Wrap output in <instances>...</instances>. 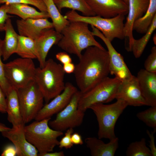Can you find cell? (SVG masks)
Here are the masks:
<instances>
[{
    "instance_id": "b9f144b4",
    "label": "cell",
    "mask_w": 156,
    "mask_h": 156,
    "mask_svg": "<svg viewBox=\"0 0 156 156\" xmlns=\"http://www.w3.org/2000/svg\"><path fill=\"white\" fill-rule=\"evenodd\" d=\"M64 154L63 151L50 152L44 154L42 156H64Z\"/></svg>"
},
{
    "instance_id": "8d00e7d4",
    "label": "cell",
    "mask_w": 156,
    "mask_h": 156,
    "mask_svg": "<svg viewBox=\"0 0 156 156\" xmlns=\"http://www.w3.org/2000/svg\"><path fill=\"white\" fill-rule=\"evenodd\" d=\"M55 57L63 65L72 62L71 58L66 52H59L56 54Z\"/></svg>"
},
{
    "instance_id": "4fadbf2b",
    "label": "cell",
    "mask_w": 156,
    "mask_h": 156,
    "mask_svg": "<svg viewBox=\"0 0 156 156\" xmlns=\"http://www.w3.org/2000/svg\"><path fill=\"white\" fill-rule=\"evenodd\" d=\"M149 0H128V12L126 22L124 23V31L125 37L128 39L125 48L131 51L134 39L133 35V27L134 22L142 17L148 7Z\"/></svg>"
},
{
    "instance_id": "60d3db41",
    "label": "cell",
    "mask_w": 156,
    "mask_h": 156,
    "mask_svg": "<svg viewBox=\"0 0 156 156\" xmlns=\"http://www.w3.org/2000/svg\"><path fill=\"white\" fill-rule=\"evenodd\" d=\"M75 68V65L72 62L63 65V69L65 72L67 74L73 73Z\"/></svg>"
},
{
    "instance_id": "e575fe53",
    "label": "cell",
    "mask_w": 156,
    "mask_h": 156,
    "mask_svg": "<svg viewBox=\"0 0 156 156\" xmlns=\"http://www.w3.org/2000/svg\"><path fill=\"white\" fill-rule=\"evenodd\" d=\"M8 8L9 4L6 3L0 7V31H4L6 21L12 17L8 14Z\"/></svg>"
},
{
    "instance_id": "d590c367",
    "label": "cell",
    "mask_w": 156,
    "mask_h": 156,
    "mask_svg": "<svg viewBox=\"0 0 156 156\" xmlns=\"http://www.w3.org/2000/svg\"><path fill=\"white\" fill-rule=\"evenodd\" d=\"M156 131V130H154L151 132L148 130H146V133L150 138V140L149 141V146L152 156H156V147L155 145V138L154 136V134Z\"/></svg>"
},
{
    "instance_id": "9a60e30c",
    "label": "cell",
    "mask_w": 156,
    "mask_h": 156,
    "mask_svg": "<svg viewBox=\"0 0 156 156\" xmlns=\"http://www.w3.org/2000/svg\"><path fill=\"white\" fill-rule=\"evenodd\" d=\"M115 99L124 100L128 106H148L142 94L136 77L133 75L130 79L121 82Z\"/></svg>"
},
{
    "instance_id": "4dcf8cb0",
    "label": "cell",
    "mask_w": 156,
    "mask_h": 156,
    "mask_svg": "<svg viewBox=\"0 0 156 156\" xmlns=\"http://www.w3.org/2000/svg\"><path fill=\"white\" fill-rule=\"evenodd\" d=\"M20 3L33 5L40 11L47 12L46 5L42 0H1V4Z\"/></svg>"
},
{
    "instance_id": "8fae6325",
    "label": "cell",
    "mask_w": 156,
    "mask_h": 156,
    "mask_svg": "<svg viewBox=\"0 0 156 156\" xmlns=\"http://www.w3.org/2000/svg\"><path fill=\"white\" fill-rule=\"evenodd\" d=\"M91 27L93 35L101 38L107 48L109 56L110 73L114 75L121 82L131 79L133 75L125 64L123 56L115 50L111 42L99 30L93 26L91 25Z\"/></svg>"
},
{
    "instance_id": "44dd1931",
    "label": "cell",
    "mask_w": 156,
    "mask_h": 156,
    "mask_svg": "<svg viewBox=\"0 0 156 156\" xmlns=\"http://www.w3.org/2000/svg\"><path fill=\"white\" fill-rule=\"evenodd\" d=\"M4 31L5 36L2 42V57L4 61H6L12 54L15 53L19 35L15 31L10 18L6 21Z\"/></svg>"
},
{
    "instance_id": "603a6c76",
    "label": "cell",
    "mask_w": 156,
    "mask_h": 156,
    "mask_svg": "<svg viewBox=\"0 0 156 156\" xmlns=\"http://www.w3.org/2000/svg\"><path fill=\"white\" fill-rule=\"evenodd\" d=\"M8 4V14L17 15L22 19L50 18L47 12L38 11L27 4L20 3Z\"/></svg>"
},
{
    "instance_id": "7bdbcfd3",
    "label": "cell",
    "mask_w": 156,
    "mask_h": 156,
    "mask_svg": "<svg viewBox=\"0 0 156 156\" xmlns=\"http://www.w3.org/2000/svg\"><path fill=\"white\" fill-rule=\"evenodd\" d=\"M11 128H10L5 124L0 123V132H2L3 131H6L10 130Z\"/></svg>"
},
{
    "instance_id": "5bb4252c",
    "label": "cell",
    "mask_w": 156,
    "mask_h": 156,
    "mask_svg": "<svg viewBox=\"0 0 156 156\" xmlns=\"http://www.w3.org/2000/svg\"><path fill=\"white\" fill-rule=\"evenodd\" d=\"M96 15L110 18L128 12V5L124 0H86Z\"/></svg>"
},
{
    "instance_id": "d4e9b609",
    "label": "cell",
    "mask_w": 156,
    "mask_h": 156,
    "mask_svg": "<svg viewBox=\"0 0 156 156\" xmlns=\"http://www.w3.org/2000/svg\"><path fill=\"white\" fill-rule=\"evenodd\" d=\"M59 11L64 8L77 10L81 12L83 15L91 16L96 15L92 11L86 0H53Z\"/></svg>"
},
{
    "instance_id": "9c48e42d",
    "label": "cell",
    "mask_w": 156,
    "mask_h": 156,
    "mask_svg": "<svg viewBox=\"0 0 156 156\" xmlns=\"http://www.w3.org/2000/svg\"><path fill=\"white\" fill-rule=\"evenodd\" d=\"M17 91L21 116L24 123H27L43 106L44 97L34 80Z\"/></svg>"
},
{
    "instance_id": "3957f363",
    "label": "cell",
    "mask_w": 156,
    "mask_h": 156,
    "mask_svg": "<svg viewBox=\"0 0 156 156\" xmlns=\"http://www.w3.org/2000/svg\"><path fill=\"white\" fill-rule=\"evenodd\" d=\"M65 73L63 66L51 58L46 60L43 68H36L34 80L47 103L64 90Z\"/></svg>"
},
{
    "instance_id": "484cf974",
    "label": "cell",
    "mask_w": 156,
    "mask_h": 156,
    "mask_svg": "<svg viewBox=\"0 0 156 156\" xmlns=\"http://www.w3.org/2000/svg\"><path fill=\"white\" fill-rule=\"evenodd\" d=\"M46 7L47 13L52 21L55 30L61 33L70 22L62 15L53 0H42Z\"/></svg>"
},
{
    "instance_id": "83f0119b",
    "label": "cell",
    "mask_w": 156,
    "mask_h": 156,
    "mask_svg": "<svg viewBox=\"0 0 156 156\" xmlns=\"http://www.w3.org/2000/svg\"><path fill=\"white\" fill-rule=\"evenodd\" d=\"M156 28V16L144 35L138 39H134L132 45L131 51L136 58L140 57L143 53L151 35Z\"/></svg>"
},
{
    "instance_id": "ac0fdd59",
    "label": "cell",
    "mask_w": 156,
    "mask_h": 156,
    "mask_svg": "<svg viewBox=\"0 0 156 156\" xmlns=\"http://www.w3.org/2000/svg\"><path fill=\"white\" fill-rule=\"evenodd\" d=\"M16 24L19 35L34 40L43 30L54 28L52 22L47 18L18 19L16 20Z\"/></svg>"
},
{
    "instance_id": "ba28073f",
    "label": "cell",
    "mask_w": 156,
    "mask_h": 156,
    "mask_svg": "<svg viewBox=\"0 0 156 156\" xmlns=\"http://www.w3.org/2000/svg\"><path fill=\"white\" fill-rule=\"evenodd\" d=\"M4 67L7 81L17 90L34 80L36 68L32 59L16 58L4 64Z\"/></svg>"
},
{
    "instance_id": "7dc6e473",
    "label": "cell",
    "mask_w": 156,
    "mask_h": 156,
    "mask_svg": "<svg viewBox=\"0 0 156 156\" xmlns=\"http://www.w3.org/2000/svg\"></svg>"
},
{
    "instance_id": "cb8c5ba5",
    "label": "cell",
    "mask_w": 156,
    "mask_h": 156,
    "mask_svg": "<svg viewBox=\"0 0 156 156\" xmlns=\"http://www.w3.org/2000/svg\"><path fill=\"white\" fill-rule=\"evenodd\" d=\"M155 16L156 0H149L148 7L144 14L134 22L133 30L140 34H144L150 26Z\"/></svg>"
},
{
    "instance_id": "f546056e",
    "label": "cell",
    "mask_w": 156,
    "mask_h": 156,
    "mask_svg": "<svg viewBox=\"0 0 156 156\" xmlns=\"http://www.w3.org/2000/svg\"><path fill=\"white\" fill-rule=\"evenodd\" d=\"M136 116L147 126L156 130V106L139 112Z\"/></svg>"
},
{
    "instance_id": "7402d4cb",
    "label": "cell",
    "mask_w": 156,
    "mask_h": 156,
    "mask_svg": "<svg viewBox=\"0 0 156 156\" xmlns=\"http://www.w3.org/2000/svg\"><path fill=\"white\" fill-rule=\"evenodd\" d=\"M7 119L12 126L23 124L24 122L21 113L17 90L11 87L6 96Z\"/></svg>"
},
{
    "instance_id": "8992f818",
    "label": "cell",
    "mask_w": 156,
    "mask_h": 156,
    "mask_svg": "<svg viewBox=\"0 0 156 156\" xmlns=\"http://www.w3.org/2000/svg\"><path fill=\"white\" fill-rule=\"evenodd\" d=\"M124 15L121 14L110 18L99 16L81 15L76 11L71 10L66 13L65 17L70 22L81 21L94 27L111 42L115 38H125L124 29Z\"/></svg>"
},
{
    "instance_id": "2e32d148",
    "label": "cell",
    "mask_w": 156,
    "mask_h": 156,
    "mask_svg": "<svg viewBox=\"0 0 156 156\" xmlns=\"http://www.w3.org/2000/svg\"><path fill=\"white\" fill-rule=\"evenodd\" d=\"M25 125L12 126L10 130L1 132V134L13 143L16 148L18 156H38L37 150L26 138L24 131Z\"/></svg>"
},
{
    "instance_id": "d6a6232c",
    "label": "cell",
    "mask_w": 156,
    "mask_h": 156,
    "mask_svg": "<svg viewBox=\"0 0 156 156\" xmlns=\"http://www.w3.org/2000/svg\"><path fill=\"white\" fill-rule=\"evenodd\" d=\"M145 69L152 73H156V47L151 49V53L145 61Z\"/></svg>"
},
{
    "instance_id": "7c38bea8",
    "label": "cell",
    "mask_w": 156,
    "mask_h": 156,
    "mask_svg": "<svg viewBox=\"0 0 156 156\" xmlns=\"http://www.w3.org/2000/svg\"><path fill=\"white\" fill-rule=\"evenodd\" d=\"M78 90L72 83H65L63 91L52 100L44 105L38 113L35 120L40 121L46 118H51L53 115L62 110L68 104L73 96Z\"/></svg>"
},
{
    "instance_id": "e0dca14e",
    "label": "cell",
    "mask_w": 156,
    "mask_h": 156,
    "mask_svg": "<svg viewBox=\"0 0 156 156\" xmlns=\"http://www.w3.org/2000/svg\"><path fill=\"white\" fill-rule=\"evenodd\" d=\"M62 36L61 34L54 28L47 29L43 30L35 40L39 67L42 68L44 66L49 50L53 45L57 44Z\"/></svg>"
},
{
    "instance_id": "5b68a950",
    "label": "cell",
    "mask_w": 156,
    "mask_h": 156,
    "mask_svg": "<svg viewBox=\"0 0 156 156\" xmlns=\"http://www.w3.org/2000/svg\"><path fill=\"white\" fill-rule=\"evenodd\" d=\"M115 103L110 104L98 103L89 108L95 114L98 123V138L109 140L116 136L114 129L116 122L124 110L128 106L124 100L116 99Z\"/></svg>"
},
{
    "instance_id": "ee69618b",
    "label": "cell",
    "mask_w": 156,
    "mask_h": 156,
    "mask_svg": "<svg viewBox=\"0 0 156 156\" xmlns=\"http://www.w3.org/2000/svg\"><path fill=\"white\" fill-rule=\"evenodd\" d=\"M153 41L154 44L156 45V34H155L153 37Z\"/></svg>"
},
{
    "instance_id": "4316f807",
    "label": "cell",
    "mask_w": 156,
    "mask_h": 156,
    "mask_svg": "<svg viewBox=\"0 0 156 156\" xmlns=\"http://www.w3.org/2000/svg\"><path fill=\"white\" fill-rule=\"evenodd\" d=\"M15 53L22 58L32 60L37 59L35 40L19 35Z\"/></svg>"
},
{
    "instance_id": "f6af8a7d",
    "label": "cell",
    "mask_w": 156,
    "mask_h": 156,
    "mask_svg": "<svg viewBox=\"0 0 156 156\" xmlns=\"http://www.w3.org/2000/svg\"><path fill=\"white\" fill-rule=\"evenodd\" d=\"M125 2L128 5V0H124Z\"/></svg>"
},
{
    "instance_id": "1f68e13d",
    "label": "cell",
    "mask_w": 156,
    "mask_h": 156,
    "mask_svg": "<svg viewBox=\"0 0 156 156\" xmlns=\"http://www.w3.org/2000/svg\"><path fill=\"white\" fill-rule=\"evenodd\" d=\"M2 40L0 38V86L6 96L11 86L5 77L4 63H3L1 59L2 55L1 49Z\"/></svg>"
},
{
    "instance_id": "d6986e66",
    "label": "cell",
    "mask_w": 156,
    "mask_h": 156,
    "mask_svg": "<svg viewBox=\"0 0 156 156\" xmlns=\"http://www.w3.org/2000/svg\"><path fill=\"white\" fill-rule=\"evenodd\" d=\"M136 77L143 97L150 106H156V73L141 69Z\"/></svg>"
},
{
    "instance_id": "7a4b0ae2",
    "label": "cell",
    "mask_w": 156,
    "mask_h": 156,
    "mask_svg": "<svg viewBox=\"0 0 156 156\" xmlns=\"http://www.w3.org/2000/svg\"><path fill=\"white\" fill-rule=\"evenodd\" d=\"M88 24L79 21L70 22L62 31V36L58 46L67 53L76 55L79 58L83 50L91 46L105 49L94 38Z\"/></svg>"
},
{
    "instance_id": "f35d334b",
    "label": "cell",
    "mask_w": 156,
    "mask_h": 156,
    "mask_svg": "<svg viewBox=\"0 0 156 156\" xmlns=\"http://www.w3.org/2000/svg\"><path fill=\"white\" fill-rule=\"evenodd\" d=\"M7 105L6 96L0 86V112H6Z\"/></svg>"
},
{
    "instance_id": "bcb514c9",
    "label": "cell",
    "mask_w": 156,
    "mask_h": 156,
    "mask_svg": "<svg viewBox=\"0 0 156 156\" xmlns=\"http://www.w3.org/2000/svg\"><path fill=\"white\" fill-rule=\"evenodd\" d=\"M1 0H0V5L1 4Z\"/></svg>"
},
{
    "instance_id": "ab89813d",
    "label": "cell",
    "mask_w": 156,
    "mask_h": 156,
    "mask_svg": "<svg viewBox=\"0 0 156 156\" xmlns=\"http://www.w3.org/2000/svg\"><path fill=\"white\" fill-rule=\"evenodd\" d=\"M71 140L73 144L82 145L83 144L81 136L78 133H73L71 136Z\"/></svg>"
},
{
    "instance_id": "ffe728a7",
    "label": "cell",
    "mask_w": 156,
    "mask_h": 156,
    "mask_svg": "<svg viewBox=\"0 0 156 156\" xmlns=\"http://www.w3.org/2000/svg\"><path fill=\"white\" fill-rule=\"evenodd\" d=\"M85 142L92 156H114L119 146V139L117 137L107 143L94 137L86 138Z\"/></svg>"
},
{
    "instance_id": "30bf717a",
    "label": "cell",
    "mask_w": 156,
    "mask_h": 156,
    "mask_svg": "<svg viewBox=\"0 0 156 156\" xmlns=\"http://www.w3.org/2000/svg\"><path fill=\"white\" fill-rule=\"evenodd\" d=\"M81 94V92L78 90L73 96L68 104L57 113L55 118L49 122V125L53 129L63 131L81 124L85 112L78 108Z\"/></svg>"
},
{
    "instance_id": "74e56055",
    "label": "cell",
    "mask_w": 156,
    "mask_h": 156,
    "mask_svg": "<svg viewBox=\"0 0 156 156\" xmlns=\"http://www.w3.org/2000/svg\"><path fill=\"white\" fill-rule=\"evenodd\" d=\"M17 155V151L14 145H9L4 148L1 154V156H15Z\"/></svg>"
},
{
    "instance_id": "836d02e7",
    "label": "cell",
    "mask_w": 156,
    "mask_h": 156,
    "mask_svg": "<svg viewBox=\"0 0 156 156\" xmlns=\"http://www.w3.org/2000/svg\"><path fill=\"white\" fill-rule=\"evenodd\" d=\"M73 128H70L67 130L64 136L59 142V147L61 148H65L66 149L71 148L73 146L71 140V136L73 133Z\"/></svg>"
},
{
    "instance_id": "f1b7e54d",
    "label": "cell",
    "mask_w": 156,
    "mask_h": 156,
    "mask_svg": "<svg viewBox=\"0 0 156 156\" xmlns=\"http://www.w3.org/2000/svg\"><path fill=\"white\" fill-rule=\"evenodd\" d=\"M126 154L127 156H152L150 150L146 146V139L144 138L131 143L127 148Z\"/></svg>"
},
{
    "instance_id": "277c9868",
    "label": "cell",
    "mask_w": 156,
    "mask_h": 156,
    "mask_svg": "<svg viewBox=\"0 0 156 156\" xmlns=\"http://www.w3.org/2000/svg\"><path fill=\"white\" fill-rule=\"evenodd\" d=\"M51 119L36 120L24 127L27 140L37 150L38 156L53 152L54 148L59 145L58 138L63 134L62 131L50 127L49 122Z\"/></svg>"
},
{
    "instance_id": "52a82bcc",
    "label": "cell",
    "mask_w": 156,
    "mask_h": 156,
    "mask_svg": "<svg viewBox=\"0 0 156 156\" xmlns=\"http://www.w3.org/2000/svg\"><path fill=\"white\" fill-rule=\"evenodd\" d=\"M121 81L118 78L106 77L88 91L81 93L78 108L84 112L96 103H105L115 99Z\"/></svg>"
},
{
    "instance_id": "6da1fadb",
    "label": "cell",
    "mask_w": 156,
    "mask_h": 156,
    "mask_svg": "<svg viewBox=\"0 0 156 156\" xmlns=\"http://www.w3.org/2000/svg\"><path fill=\"white\" fill-rule=\"evenodd\" d=\"M79 59L73 73L79 90L84 93L108 77L109 54L105 49L91 46L86 49Z\"/></svg>"
}]
</instances>
